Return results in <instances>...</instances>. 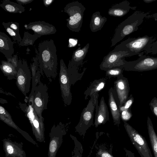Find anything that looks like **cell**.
Masks as SVG:
<instances>
[{
    "label": "cell",
    "mask_w": 157,
    "mask_h": 157,
    "mask_svg": "<svg viewBox=\"0 0 157 157\" xmlns=\"http://www.w3.org/2000/svg\"><path fill=\"white\" fill-rule=\"evenodd\" d=\"M56 48L53 40L41 41L38 45V59L40 71L49 78H55L57 75Z\"/></svg>",
    "instance_id": "1"
},
{
    "label": "cell",
    "mask_w": 157,
    "mask_h": 157,
    "mask_svg": "<svg viewBox=\"0 0 157 157\" xmlns=\"http://www.w3.org/2000/svg\"><path fill=\"white\" fill-rule=\"evenodd\" d=\"M149 13L137 10L121 23L115 29L111 47L115 46L126 36L137 31Z\"/></svg>",
    "instance_id": "2"
},
{
    "label": "cell",
    "mask_w": 157,
    "mask_h": 157,
    "mask_svg": "<svg viewBox=\"0 0 157 157\" xmlns=\"http://www.w3.org/2000/svg\"><path fill=\"white\" fill-rule=\"evenodd\" d=\"M156 40L152 36L145 35L136 38H128L116 46L113 51H126L131 56L139 55L144 52L149 53L152 43Z\"/></svg>",
    "instance_id": "3"
},
{
    "label": "cell",
    "mask_w": 157,
    "mask_h": 157,
    "mask_svg": "<svg viewBox=\"0 0 157 157\" xmlns=\"http://www.w3.org/2000/svg\"><path fill=\"white\" fill-rule=\"evenodd\" d=\"M86 8L78 1L69 2L64 8V12L69 16L66 19L67 27L71 31L78 33L82 27L83 13Z\"/></svg>",
    "instance_id": "4"
},
{
    "label": "cell",
    "mask_w": 157,
    "mask_h": 157,
    "mask_svg": "<svg viewBox=\"0 0 157 157\" xmlns=\"http://www.w3.org/2000/svg\"><path fill=\"white\" fill-rule=\"evenodd\" d=\"M32 103L30 105L29 103L27 105L26 103L19 102V105L29 121L36 140L40 142H45L44 119L39 117L32 106Z\"/></svg>",
    "instance_id": "5"
},
{
    "label": "cell",
    "mask_w": 157,
    "mask_h": 157,
    "mask_svg": "<svg viewBox=\"0 0 157 157\" xmlns=\"http://www.w3.org/2000/svg\"><path fill=\"white\" fill-rule=\"evenodd\" d=\"M142 52L137 59L130 61L123 59L124 64L120 67L128 71H144L157 69V57L144 55Z\"/></svg>",
    "instance_id": "6"
},
{
    "label": "cell",
    "mask_w": 157,
    "mask_h": 157,
    "mask_svg": "<svg viewBox=\"0 0 157 157\" xmlns=\"http://www.w3.org/2000/svg\"><path fill=\"white\" fill-rule=\"evenodd\" d=\"M90 98L86 106L83 109L79 121L75 127L76 131L80 133H85L86 131L93 124L94 112L96 105L98 103V93L90 95Z\"/></svg>",
    "instance_id": "7"
},
{
    "label": "cell",
    "mask_w": 157,
    "mask_h": 157,
    "mask_svg": "<svg viewBox=\"0 0 157 157\" xmlns=\"http://www.w3.org/2000/svg\"><path fill=\"white\" fill-rule=\"evenodd\" d=\"M16 69L17 72L15 79L16 85L21 93L26 96L30 90L31 79L30 70L26 61L19 59Z\"/></svg>",
    "instance_id": "8"
},
{
    "label": "cell",
    "mask_w": 157,
    "mask_h": 157,
    "mask_svg": "<svg viewBox=\"0 0 157 157\" xmlns=\"http://www.w3.org/2000/svg\"><path fill=\"white\" fill-rule=\"evenodd\" d=\"M48 101V87L45 84L40 82L34 89L32 105L40 119H44L42 114L43 111L47 109Z\"/></svg>",
    "instance_id": "9"
},
{
    "label": "cell",
    "mask_w": 157,
    "mask_h": 157,
    "mask_svg": "<svg viewBox=\"0 0 157 157\" xmlns=\"http://www.w3.org/2000/svg\"><path fill=\"white\" fill-rule=\"evenodd\" d=\"M126 131L141 157H153L145 138L128 123L124 122Z\"/></svg>",
    "instance_id": "10"
},
{
    "label": "cell",
    "mask_w": 157,
    "mask_h": 157,
    "mask_svg": "<svg viewBox=\"0 0 157 157\" xmlns=\"http://www.w3.org/2000/svg\"><path fill=\"white\" fill-rule=\"evenodd\" d=\"M66 133L64 126L61 122L53 125L49 134L50 139L48 157H56L57 151L62 143L63 136Z\"/></svg>",
    "instance_id": "11"
},
{
    "label": "cell",
    "mask_w": 157,
    "mask_h": 157,
    "mask_svg": "<svg viewBox=\"0 0 157 157\" xmlns=\"http://www.w3.org/2000/svg\"><path fill=\"white\" fill-rule=\"evenodd\" d=\"M59 81L63 101L65 105H71L72 99L71 91V85L67 73V67L62 59L60 61Z\"/></svg>",
    "instance_id": "12"
},
{
    "label": "cell",
    "mask_w": 157,
    "mask_h": 157,
    "mask_svg": "<svg viewBox=\"0 0 157 157\" xmlns=\"http://www.w3.org/2000/svg\"><path fill=\"white\" fill-rule=\"evenodd\" d=\"M131 56L129 53L126 51H110L104 57L100 65L101 70L106 71L114 67H120L124 63L123 59Z\"/></svg>",
    "instance_id": "13"
},
{
    "label": "cell",
    "mask_w": 157,
    "mask_h": 157,
    "mask_svg": "<svg viewBox=\"0 0 157 157\" xmlns=\"http://www.w3.org/2000/svg\"><path fill=\"white\" fill-rule=\"evenodd\" d=\"M24 26L26 29L32 30L34 34L40 37L42 36L54 34L57 31L54 25L43 21L31 22Z\"/></svg>",
    "instance_id": "14"
},
{
    "label": "cell",
    "mask_w": 157,
    "mask_h": 157,
    "mask_svg": "<svg viewBox=\"0 0 157 157\" xmlns=\"http://www.w3.org/2000/svg\"><path fill=\"white\" fill-rule=\"evenodd\" d=\"M117 78L114 82V89L120 102V107L123 105L128 98L130 87L127 78L123 74Z\"/></svg>",
    "instance_id": "15"
},
{
    "label": "cell",
    "mask_w": 157,
    "mask_h": 157,
    "mask_svg": "<svg viewBox=\"0 0 157 157\" xmlns=\"http://www.w3.org/2000/svg\"><path fill=\"white\" fill-rule=\"evenodd\" d=\"M3 143L5 157H26L22 143L13 141L6 138L3 139Z\"/></svg>",
    "instance_id": "16"
},
{
    "label": "cell",
    "mask_w": 157,
    "mask_h": 157,
    "mask_svg": "<svg viewBox=\"0 0 157 157\" xmlns=\"http://www.w3.org/2000/svg\"><path fill=\"white\" fill-rule=\"evenodd\" d=\"M108 105L114 124L119 126L120 123L121 113L119 107L120 102L114 89L111 87L108 91Z\"/></svg>",
    "instance_id": "17"
},
{
    "label": "cell",
    "mask_w": 157,
    "mask_h": 157,
    "mask_svg": "<svg viewBox=\"0 0 157 157\" xmlns=\"http://www.w3.org/2000/svg\"><path fill=\"white\" fill-rule=\"evenodd\" d=\"M0 119L9 126L17 131L27 140L34 145L38 146L37 143L26 132L20 129L13 122L9 113L1 105L0 106Z\"/></svg>",
    "instance_id": "18"
},
{
    "label": "cell",
    "mask_w": 157,
    "mask_h": 157,
    "mask_svg": "<svg viewBox=\"0 0 157 157\" xmlns=\"http://www.w3.org/2000/svg\"><path fill=\"white\" fill-rule=\"evenodd\" d=\"M94 125L95 127L105 124L109 120V113L104 98H101L98 109L95 110Z\"/></svg>",
    "instance_id": "19"
},
{
    "label": "cell",
    "mask_w": 157,
    "mask_h": 157,
    "mask_svg": "<svg viewBox=\"0 0 157 157\" xmlns=\"http://www.w3.org/2000/svg\"><path fill=\"white\" fill-rule=\"evenodd\" d=\"M13 42L5 33L0 32V52L4 55L7 61L11 59L14 54Z\"/></svg>",
    "instance_id": "20"
},
{
    "label": "cell",
    "mask_w": 157,
    "mask_h": 157,
    "mask_svg": "<svg viewBox=\"0 0 157 157\" xmlns=\"http://www.w3.org/2000/svg\"><path fill=\"white\" fill-rule=\"evenodd\" d=\"M130 3L128 1L124 0L119 3L113 5L108 10V14L115 17H122L126 14L130 9L135 10L136 6H130Z\"/></svg>",
    "instance_id": "21"
},
{
    "label": "cell",
    "mask_w": 157,
    "mask_h": 157,
    "mask_svg": "<svg viewBox=\"0 0 157 157\" xmlns=\"http://www.w3.org/2000/svg\"><path fill=\"white\" fill-rule=\"evenodd\" d=\"M106 80V79L105 78L94 80L84 92L85 99H87L89 96H90L94 93H98L104 89L105 86Z\"/></svg>",
    "instance_id": "22"
},
{
    "label": "cell",
    "mask_w": 157,
    "mask_h": 157,
    "mask_svg": "<svg viewBox=\"0 0 157 157\" xmlns=\"http://www.w3.org/2000/svg\"><path fill=\"white\" fill-rule=\"evenodd\" d=\"M107 21V18L102 17L100 14V12L96 11L92 15L90 24V28L93 32L100 30L104 26Z\"/></svg>",
    "instance_id": "23"
},
{
    "label": "cell",
    "mask_w": 157,
    "mask_h": 157,
    "mask_svg": "<svg viewBox=\"0 0 157 157\" xmlns=\"http://www.w3.org/2000/svg\"><path fill=\"white\" fill-rule=\"evenodd\" d=\"M90 44L87 43L82 48L79 47L74 51L71 60V63L78 67L81 65L87 54Z\"/></svg>",
    "instance_id": "24"
},
{
    "label": "cell",
    "mask_w": 157,
    "mask_h": 157,
    "mask_svg": "<svg viewBox=\"0 0 157 157\" xmlns=\"http://www.w3.org/2000/svg\"><path fill=\"white\" fill-rule=\"evenodd\" d=\"M78 67L71 64L69 60L67 68V73L71 85H74L77 81L81 79L86 68H84L83 71L79 73Z\"/></svg>",
    "instance_id": "25"
},
{
    "label": "cell",
    "mask_w": 157,
    "mask_h": 157,
    "mask_svg": "<svg viewBox=\"0 0 157 157\" xmlns=\"http://www.w3.org/2000/svg\"><path fill=\"white\" fill-rule=\"evenodd\" d=\"M0 69L8 79L11 80L16 79L17 72L16 66L13 63L10 61L2 60L0 65Z\"/></svg>",
    "instance_id": "26"
},
{
    "label": "cell",
    "mask_w": 157,
    "mask_h": 157,
    "mask_svg": "<svg viewBox=\"0 0 157 157\" xmlns=\"http://www.w3.org/2000/svg\"><path fill=\"white\" fill-rule=\"evenodd\" d=\"M0 6L6 12L11 13H21L25 10V8L22 5L10 0L3 1Z\"/></svg>",
    "instance_id": "27"
},
{
    "label": "cell",
    "mask_w": 157,
    "mask_h": 157,
    "mask_svg": "<svg viewBox=\"0 0 157 157\" xmlns=\"http://www.w3.org/2000/svg\"><path fill=\"white\" fill-rule=\"evenodd\" d=\"M147 124L150 141L154 157H157V134L155 131L152 121L149 117L147 118Z\"/></svg>",
    "instance_id": "28"
},
{
    "label": "cell",
    "mask_w": 157,
    "mask_h": 157,
    "mask_svg": "<svg viewBox=\"0 0 157 157\" xmlns=\"http://www.w3.org/2000/svg\"><path fill=\"white\" fill-rule=\"evenodd\" d=\"M39 37L36 34L32 35L28 32H25L21 42L19 43V45L21 46L33 45L35 41Z\"/></svg>",
    "instance_id": "29"
},
{
    "label": "cell",
    "mask_w": 157,
    "mask_h": 157,
    "mask_svg": "<svg viewBox=\"0 0 157 157\" xmlns=\"http://www.w3.org/2000/svg\"><path fill=\"white\" fill-rule=\"evenodd\" d=\"M2 25L6 31L11 36L14 41H17L19 43L21 42L22 39L19 33L10 27L7 23L3 22Z\"/></svg>",
    "instance_id": "30"
},
{
    "label": "cell",
    "mask_w": 157,
    "mask_h": 157,
    "mask_svg": "<svg viewBox=\"0 0 157 157\" xmlns=\"http://www.w3.org/2000/svg\"><path fill=\"white\" fill-rule=\"evenodd\" d=\"M123 70L121 67H113L105 71V76L109 79L111 78H117L123 74Z\"/></svg>",
    "instance_id": "31"
},
{
    "label": "cell",
    "mask_w": 157,
    "mask_h": 157,
    "mask_svg": "<svg viewBox=\"0 0 157 157\" xmlns=\"http://www.w3.org/2000/svg\"><path fill=\"white\" fill-rule=\"evenodd\" d=\"M134 101V98L131 94L123 105L119 107L120 112L125 110H131V107Z\"/></svg>",
    "instance_id": "32"
},
{
    "label": "cell",
    "mask_w": 157,
    "mask_h": 157,
    "mask_svg": "<svg viewBox=\"0 0 157 157\" xmlns=\"http://www.w3.org/2000/svg\"><path fill=\"white\" fill-rule=\"evenodd\" d=\"M151 112L157 119V98L154 97L149 104Z\"/></svg>",
    "instance_id": "33"
},
{
    "label": "cell",
    "mask_w": 157,
    "mask_h": 157,
    "mask_svg": "<svg viewBox=\"0 0 157 157\" xmlns=\"http://www.w3.org/2000/svg\"><path fill=\"white\" fill-rule=\"evenodd\" d=\"M120 113L121 118L124 122H127L129 121L132 116L131 110L124 111Z\"/></svg>",
    "instance_id": "34"
},
{
    "label": "cell",
    "mask_w": 157,
    "mask_h": 157,
    "mask_svg": "<svg viewBox=\"0 0 157 157\" xmlns=\"http://www.w3.org/2000/svg\"><path fill=\"white\" fill-rule=\"evenodd\" d=\"M7 23L10 27L19 33V26L18 23L15 22H9Z\"/></svg>",
    "instance_id": "35"
},
{
    "label": "cell",
    "mask_w": 157,
    "mask_h": 157,
    "mask_svg": "<svg viewBox=\"0 0 157 157\" xmlns=\"http://www.w3.org/2000/svg\"><path fill=\"white\" fill-rule=\"evenodd\" d=\"M97 155L99 157H113L106 151L101 149L98 151Z\"/></svg>",
    "instance_id": "36"
},
{
    "label": "cell",
    "mask_w": 157,
    "mask_h": 157,
    "mask_svg": "<svg viewBox=\"0 0 157 157\" xmlns=\"http://www.w3.org/2000/svg\"><path fill=\"white\" fill-rule=\"evenodd\" d=\"M149 53L153 55L157 54V40L151 44Z\"/></svg>",
    "instance_id": "37"
},
{
    "label": "cell",
    "mask_w": 157,
    "mask_h": 157,
    "mask_svg": "<svg viewBox=\"0 0 157 157\" xmlns=\"http://www.w3.org/2000/svg\"><path fill=\"white\" fill-rule=\"evenodd\" d=\"M19 4L21 5H25L30 3L34 1V0H15Z\"/></svg>",
    "instance_id": "38"
},
{
    "label": "cell",
    "mask_w": 157,
    "mask_h": 157,
    "mask_svg": "<svg viewBox=\"0 0 157 157\" xmlns=\"http://www.w3.org/2000/svg\"><path fill=\"white\" fill-rule=\"evenodd\" d=\"M43 4L46 7H48L54 1V0H43Z\"/></svg>",
    "instance_id": "39"
},
{
    "label": "cell",
    "mask_w": 157,
    "mask_h": 157,
    "mask_svg": "<svg viewBox=\"0 0 157 157\" xmlns=\"http://www.w3.org/2000/svg\"><path fill=\"white\" fill-rule=\"evenodd\" d=\"M126 152L127 157H136L134 154L131 151L126 150Z\"/></svg>",
    "instance_id": "40"
},
{
    "label": "cell",
    "mask_w": 157,
    "mask_h": 157,
    "mask_svg": "<svg viewBox=\"0 0 157 157\" xmlns=\"http://www.w3.org/2000/svg\"><path fill=\"white\" fill-rule=\"evenodd\" d=\"M147 17L149 18H152L155 20H157V12L151 15H148Z\"/></svg>",
    "instance_id": "41"
},
{
    "label": "cell",
    "mask_w": 157,
    "mask_h": 157,
    "mask_svg": "<svg viewBox=\"0 0 157 157\" xmlns=\"http://www.w3.org/2000/svg\"><path fill=\"white\" fill-rule=\"evenodd\" d=\"M156 0H143L145 3H148L156 1Z\"/></svg>",
    "instance_id": "42"
},
{
    "label": "cell",
    "mask_w": 157,
    "mask_h": 157,
    "mask_svg": "<svg viewBox=\"0 0 157 157\" xmlns=\"http://www.w3.org/2000/svg\"><path fill=\"white\" fill-rule=\"evenodd\" d=\"M73 157H79L78 155H77L76 156V155H75Z\"/></svg>",
    "instance_id": "43"
}]
</instances>
